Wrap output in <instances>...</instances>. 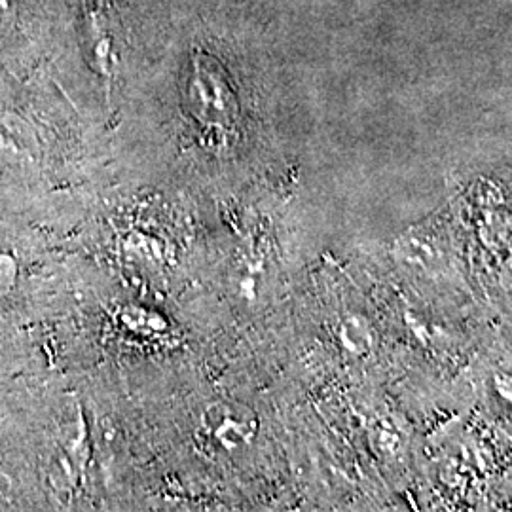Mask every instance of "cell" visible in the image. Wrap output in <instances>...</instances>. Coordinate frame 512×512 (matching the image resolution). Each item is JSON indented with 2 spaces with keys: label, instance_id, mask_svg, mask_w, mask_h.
I'll return each instance as SVG.
<instances>
[{
  "label": "cell",
  "instance_id": "cell-1",
  "mask_svg": "<svg viewBox=\"0 0 512 512\" xmlns=\"http://www.w3.org/2000/svg\"><path fill=\"white\" fill-rule=\"evenodd\" d=\"M57 281L48 232L0 220V385L44 370Z\"/></svg>",
  "mask_w": 512,
  "mask_h": 512
},
{
  "label": "cell",
  "instance_id": "cell-2",
  "mask_svg": "<svg viewBox=\"0 0 512 512\" xmlns=\"http://www.w3.org/2000/svg\"><path fill=\"white\" fill-rule=\"evenodd\" d=\"M198 73L192 86V107L198 118L207 124L230 126L238 116L236 93L230 90L219 65L213 71H205L198 63Z\"/></svg>",
  "mask_w": 512,
  "mask_h": 512
},
{
  "label": "cell",
  "instance_id": "cell-3",
  "mask_svg": "<svg viewBox=\"0 0 512 512\" xmlns=\"http://www.w3.org/2000/svg\"><path fill=\"white\" fill-rule=\"evenodd\" d=\"M211 427L215 429V435L220 444L226 448L247 444L253 439L256 431L255 423L245 418V414H232V408H228L226 412H220L219 420L215 418Z\"/></svg>",
  "mask_w": 512,
  "mask_h": 512
}]
</instances>
